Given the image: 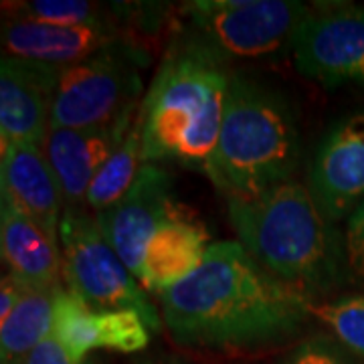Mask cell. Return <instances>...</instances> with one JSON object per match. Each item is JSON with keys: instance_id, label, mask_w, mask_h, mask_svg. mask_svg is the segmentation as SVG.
I'll return each instance as SVG.
<instances>
[{"instance_id": "cell-22", "label": "cell", "mask_w": 364, "mask_h": 364, "mask_svg": "<svg viewBox=\"0 0 364 364\" xmlns=\"http://www.w3.org/2000/svg\"><path fill=\"white\" fill-rule=\"evenodd\" d=\"M282 364H352L336 344L326 338H310L301 342Z\"/></svg>"}, {"instance_id": "cell-8", "label": "cell", "mask_w": 364, "mask_h": 364, "mask_svg": "<svg viewBox=\"0 0 364 364\" xmlns=\"http://www.w3.org/2000/svg\"><path fill=\"white\" fill-rule=\"evenodd\" d=\"M289 53L299 75L314 83L364 87V9L310 13L294 33Z\"/></svg>"}, {"instance_id": "cell-10", "label": "cell", "mask_w": 364, "mask_h": 364, "mask_svg": "<svg viewBox=\"0 0 364 364\" xmlns=\"http://www.w3.org/2000/svg\"><path fill=\"white\" fill-rule=\"evenodd\" d=\"M308 191L332 223L350 217L364 200V112L326 132L308 170Z\"/></svg>"}, {"instance_id": "cell-1", "label": "cell", "mask_w": 364, "mask_h": 364, "mask_svg": "<svg viewBox=\"0 0 364 364\" xmlns=\"http://www.w3.org/2000/svg\"><path fill=\"white\" fill-rule=\"evenodd\" d=\"M312 299L263 269L239 241L208 247L200 267L160 294L174 342L215 352L255 350L296 336Z\"/></svg>"}, {"instance_id": "cell-21", "label": "cell", "mask_w": 364, "mask_h": 364, "mask_svg": "<svg viewBox=\"0 0 364 364\" xmlns=\"http://www.w3.org/2000/svg\"><path fill=\"white\" fill-rule=\"evenodd\" d=\"M312 316L352 354L364 358V294L314 301Z\"/></svg>"}, {"instance_id": "cell-23", "label": "cell", "mask_w": 364, "mask_h": 364, "mask_svg": "<svg viewBox=\"0 0 364 364\" xmlns=\"http://www.w3.org/2000/svg\"><path fill=\"white\" fill-rule=\"evenodd\" d=\"M344 245H346V259H348L352 279H358L364 284V200L348 217L344 229Z\"/></svg>"}, {"instance_id": "cell-13", "label": "cell", "mask_w": 364, "mask_h": 364, "mask_svg": "<svg viewBox=\"0 0 364 364\" xmlns=\"http://www.w3.org/2000/svg\"><path fill=\"white\" fill-rule=\"evenodd\" d=\"M140 104L132 105L114 124L104 128H51L45 144V154L59 178L65 208H87L85 200L91 184L126 138Z\"/></svg>"}, {"instance_id": "cell-25", "label": "cell", "mask_w": 364, "mask_h": 364, "mask_svg": "<svg viewBox=\"0 0 364 364\" xmlns=\"http://www.w3.org/2000/svg\"><path fill=\"white\" fill-rule=\"evenodd\" d=\"M28 287H25L18 279H14L13 275H4L2 284H0V322H4L11 314L16 310V306L21 304V299L25 298Z\"/></svg>"}, {"instance_id": "cell-7", "label": "cell", "mask_w": 364, "mask_h": 364, "mask_svg": "<svg viewBox=\"0 0 364 364\" xmlns=\"http://www.w3.org/2000/svg\"><path fill=\"white\" fill-rule=\"evenodd\" d=\"M63 286L100 310H136L150 330L162 316L148 301L140 282L104 239L90 208H65L59 225Z\"/></svg>"}, {"instance_id": "cell-15", "label": "cell", "mask_w": 364, "mask_h": 364, "mask_svg": "<svg viewBox=\"0 0 364 364\" xmlns=\"http://www.w3.org/2000/svg\"><path fill=\"white\" fill-rule=\"evenodd\" d=\"M0 193L45 233L59 241L65 198L43 148L28 144L0 146Z\"/></svg>"}, {"instance_id": "cell-17", "label": "cell", "mask_w": 364, "mask_h": 364, "mask_svg": "<svg viewBox=\"0 0 364 364\" xmlns=\"http://www.w3.org/2000/svg\"><path fill=\"white\" fill-rule=\"evenodd\" d=\"M210 245L205 225L193 215L164 223L148 241L136 279L146 289L164 294L200 267Z\"/></svg>"}, {"instance_id": "cell-19", "label": "cell", "mask_w": 364, "mask_h": 364, "mask_svg": "<svg viewBox=\"0 0 364 364\" xmlns=\"http://www.w3.org/2000/svg\"><path fill=\"white\" fill-rule=\"evenodd\" d=\"M142 117L140 109L132 122L126 138L116 148V152L100 170L91 184L85 205L93 215L114 207L122 196L130 191L138 172L142 168Z\"/></svg>"}, {"instance_id": "cell-18", "label": "cell", "mask_w": 364, "mask_h": 364, "mask_svg": "<svg viewBox=\"0 0 364 364\" xmlns=\"http://www.w3.org/2000/svg\"><path fill=\"white\" fill-rule=\"evenodd\" d=\"M53 332V291L28 289L0 322V364H25L26 356Z\"/></svg>"}, {"instance_id": "cell-12", "label": "cell", "mask_w": 364, "mask_h": 364, "mask_svg": "<svg viewBox=\"0 0 364 364\" xmlns=\"http://www.w3.org/2000/svg\"><path fill=\"white\" fill-rule=\"evenodd\" d=\"M61 67L18 57L0 61V146L28 144L45 150Z\"/></svg>"}, {"instance_id": "cell-24", "label": "cell", "mask_w": 364, "mask_h": 364, "mask_svg": "<svg viewBox=\"0 0 364 364\" xmlns=\"http://www.w3.org/2000/svg\"><path fill=\"white\" fill-rule=\"evenodd\" d=\"M25 364H79V363H75V360L67 354L65 348H63L57 340L53 338V336H49V338L43 340L39 346L26 356ZM83 364H87V363H83Z\"/></svg>"}, {"instance_id": "cell-4", "label": "cell", "mask_w": 364, "mask_h": 364, "mask_svg": "<svg viewBox=\"0 0 364 364\" xmlns=\"http://www.w3.org/2000/svg\"><path fill=\"white\" fill-rule=\"evenodd\" d=\"M299 132L279 91L233 73L215 152L205 176L227 200H251L294 178Z\"/></svg>"}, {"instance_id": "cell-14", "label": "cell", "mask_w": 364, "mask_h": 364, "mask_svg": "<svg viewBox=\"0 0 364 364\" xmlns=\"http://www.w3.org/2000/svg\"><path fill=\"white\" fill-rule=\"evenodd\" d=\"M126 39L132 37L112 21L87 26H59L13 18L2 23L4 57H18L61 69L87 61Z\"/></svg>"}, {"instance_id": "cell-3", "label": "cell", "mask_w": 364, "mask_h": 364, "mask_svg": "<svg viewBox=\"0 0 364 364\" xmlns=\"http://www.w3.org/2000/svg\"><path fill=\"white\" fill-rule=\"evenodd\" d=\"M233 71L170 43L140 104L142 162L203 172L215 152Z\"/></svg>"}, {"instance_id": "cell-20", "label": "cell", "mask_w": 364, "mask_h": 364, "mask_svg": "<svg viewBox=\"0 0 364 364\" xmlns=\"http://www.w3.org/2000/svg\"><path fill=\"white\" fill-rule=\"evenodd\" d=\"M13 21H35L59 26H87L109 23L104 9L87 0H31L4 4Z\"/></svg>"}, {"instance_id": "cell-2", "label": "cell", "mask_w": 364, "mask_h": 364, "mask_svg": "<svg viewBox=\"0 0 364 364\" xmlns=\"http://www.w3.org/2000/svg\"><path fill=\"white\" fill-rule=\"evenodd\" d=\"M237 241L263 269L316 301L352 279L344 233L308 184L287 181L251 200H227Z\"/></svg>"}, {"instance_id": "cell-5", "label": "cell", "mask_w": 364, "mask_h": 364, "mask_svg": "<svg viewBox=\"0 0 364 364\" xmlns=\"http://www.w3.org/2000/svg\"><path fill=\"white\" fill-rule=\"evenodd\" d=\"M312 9L294 0H195L178 9V37L188 51L231 69L237 61L291 51V39Z\"/></svg>"}, {"instance_id": "cell-16", "label": "cell", "mask_w": 364, "mask_h": 364, "mask_svg": "<svg viewBox=\"0 0 364 364\" xmlns=\"http://www.w3.org/2000/svg\"><path fill=\"white\" fill-rule=\"evenodd\" d=\"M0 245L9 273L25 287L35 291H55L63 286L59 241L6 200L0 205Z\"/></svg>"}, {"instance_id": "cell-11", "label": "cell", "mask_w": 364, "mask_h": 364, "mask_svg": "<svg viewBox=\"0 0 364 364\" xmlns=\"http://www.w3.org/2000/svg\"><path fill=\"white\" fill-rule=\"evenodd\" d=\"M51 336L75 363L83 364L93 350H144L150 328L136 310H100L59 286L53 291Z\"/></svg>"}, {"instance_id": "cell-9", "label": "cell", "mask_w": 364, "mask_h": 364, "mask_svg": "<svg viewBox=\"0 0 364 364\" xmlns=\"http://www.w3.org/2000/svg\"><path fill=\"white\" fill-rule=\"evenodd\" d=\"M191 217L174 195V176L160 164H142L130 191L114 207L95 215L104 239L138 275L144 251L164 223Z\"/></svg>"}, {"instance_id": "cell-6", "label": "cell", "mask_w": 364, "mask_h": 364, "mask_svg": "<svg viewBox=\"0 0 364 364\" xmlns=\"http://www.w3.org/2000/svg\"><path fill=\"white\" fill-rule=\"evenodd\" d=\"M150 57L138 41L126 39L87 61L61 71L51 128L87 130L114 124L140 104L142 71Z\"/></svg>"}]
</instances>
